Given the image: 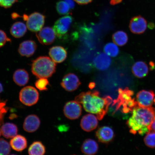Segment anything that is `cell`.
Wrapping results in <instances>:
<instances>
[{"instance_id": "22", "label": "cell", "mask_w": 155, "mask_h": 155, "mask_svg": "<svg viewBox=\"0 0 155 155\" xmlns=\"http://www.w3.org/2000/svg\"><path fill=\"white\" fill-rule=\"evenodd\" d=\"M13 79L15 84L18 85V86H24L28 82L29 79L28 74L24 69L17 70L13 74Z\"/></svg>"}, {"instance_id": "41", "label": "cell", "mask_w": 155, "mask_h": 155, "mask_svg": "<svg viewBox=\"0 0 155 155\" xmlns=\"http://www.w3.org/2000/svg\"><path fill=\"white\" fill-rule=\"evenodd\" d=\"M89 88L91 89L94 88L95 87V84L94 83H91L89 84Z\"/></svg>"}, {"instance_id": "46", "label": "cell", "mask_w": 155, "mask_h": 155, "mask_svg": "<svg viewBox=\"0 0 155 155\" xmlns=\"http://www.w3.org/2000/svg\"><path fill=\"white\" fill-rule=\"evenodd\" d=\"M154 103H155V98H154Z\"/></svg>"}, {"instance_id": "5", "label": "cell", "mask_w": 155, "mask_h": 155, "mask_svg": "<svg viewBox=\"0 0 155 155\" xmlns=\"http://www.w3.org/2000/svg\"><path fill=\"white\" fill-rule=\"evenodd\" d=\"M39 94L36 88L32 86L25 87L20 91L19 99L20 101L25 105L30 106L38 102Z\"/></svg>"}, {"instance_id": "36", "label": "cell", "mask_w": 155, "mask_h": 155, "mask_svg": "<svg viewBox=\"0 0 155 155\" xmlns=\"http://www.w3.org/2000/svg\"><path fill=\"white\" fill-rule=\"evenodd\" d=\"M64 1L67 3L70 9H72L74 8L75 6V4L73 0H64Z\"/></svg>"}, {"instance_id": "1", "label": "cell", "mask_w": 155, "mask_h": 155, "mask_svg": "<svg viewBox=\"0 0 155 155\" xmlns=\"http://www.w3.org/2000/svg\"><path fill=\"white\" fill-rule=\"evenodd\" d=\"M75 100L82 104L87 112L96 114L99 120H101L106 115L112 101L111 97H101L99 93L96 91L81 93L75 97Z\"/></svg>"}, {"instance_id": "14", "label": "cell", "mask_w": 155, "mask_h": 155, "mask_svg": "<svg viewBox=\"0 0 155 155\" xmlns=\"http://www.w3.org/2000/svg\"><path fill=\"white\" fill-rule=\"evenodd\" d=\"M40 124V120L38 116L35 115H29L25 119L23 128L27 132H34L38 129Z\"/></svg>"}, {"instance_id": "3", "label": "cell", "mask_w": 155, "mask_h": 155, "mask_svg": "<svg viewBox=\"0 0 155 155\" xmlns=\"http://www.w3.org/2000/svg\"><path fill=\"white\" fill-rule=\"evenodd\" d=\"M56 65L51 58L42 56L32 61L31 71L35 76L40 78H48L55 72Z\"/></svg>"}, {"instance_id": "32", "label": "cell", "mask_w": 155, "mask_h": 155, "mask_svg": "<svg viewBox=\"0 0 155 155\" xmlns=\"http://www.w3.org/2000/svg\"><path fill=\"white\" fill-rule=\"evenodd\" d=\"M7 101L0 99V125L3 124L5 115L8 110V107H6Z\"/></svg>"}, {"instance_id": "18", "label": "cell", "mask_w": 155, "mask_h": 155, "mask_svg": "<svg viewBox=\"0 0 155 155\" xmlns=\"http://www.w3.org/2000/svg\"><path fill=\"white\" fill-rule=\"evenodd\" d=\"M94 64L96 68L101 71H104L109 67L111 63V60L106 54H99L95 58Z\"/></svg>"}, {"instance_id": "38", "label": "cell", "mask_w": 155, "mask_h": 155, "mask_svg": "<svg viewBox=\"0 0 155 155\" xmlns=\"http://www.w3.org/2000/svg\"><path fill=\"white\" fill-rule=\"evenodd\" d=\"M123 0H111L110 4L112 5H115L121 2Z\"/></svg>"}, {"instance_id": "27", "label": "cell", "mask_w": 155, "mask_h": 155, "mask_svg": "<svg viewBox=\"0 0 155 155\" xmlns=\"http://www.w3.org/2000/svg\"><path fill=\"white\" fill-rule=\"evenodd\" d=\"M104 51L107 55L112 57H115L119 54V50L117 45L113 43L106 44L104 48Z\"/></svg>"}, {"instance_id": "34", "label": "cell", "mask_w": 155, "mask_h": 155, "mask_svg": "<svg viewBox=\"0 0 155 155\" xmlns=\"http://www.w3.org/2000/svg\"><path fill=\"white\" fill-rule=\"evenodd\" d=\"M16 0H0V6L8 8L14 4Z\"/></svg>"}, {"instance_id": "47", "label": "cell", "mask_w": 155, "mask_h": 155, "mask_svg": "<svg viewBox=\"0 0 155 155\" xmlns=\"http://www.w3.org/2000/svg\"><path fill=\"white\" fill-rule=\"evenodd\" d=\"M15 155V154H12V155Z\"/></svg>"}, {"instance_id": "31", "label": "cell", "mask_w": 155, "mask_h": 155, "mask_svg": "<svg viewBox=\"0 0 155 155\" xmlns=\"http://www.w3.org/2000/svg\"><path fill=\"white\" fill-rule=\"evenodd\" d=\"M49 83L47 78H39L35 83V85L38 90L41 91H47V86L49 85Z\"/></svg>"}, {"instance_id": "24", "label": "cell", "mask_w": 155, "mask_h": 155, "mask_svg": "<svg viewBox=\"0 0 155 155\" xmlns=\"http://www.w3.org/2000/svg\"><path fill=\"white\" fill-rule=\"evenodd\" d=\"M27 28V26L24 23L15 22L11 27L10 33L15 38H21L26 33Z\"/></svg>"}, {"instance_id": "7", "label": "cell", "mask_w": 155, "mask_h": 155, "mask_svg": "<svg viewBox=\"0 0 155 155\" xmlns=\"http://www.w3.org/2000/svg\"><path fill=\"white\" fill-rule=\"evenodd\" d=\"M26 21V26L29 30L38 32L43 28L45 17L40 13L35 12L28 17Z\"/></svg>"}, {"instance_id": "16", "label": "cell", "mask_w": 155, "mask_h": 155, "mask_svg": "<svg viewBox=\"0 0 155 155\" xmlns=\"http://www.w3.org/2000/svg\"><path fill=\"white\" fill-rule=\"evenodd\" d=\"M49 55L54 62L60 63L66 59L67 53L66 50L63 47L55 46L50 48Z\"/></svg>"}, {"instance_id": "6", "label": "cell", "mask_w": 155, "mask_h": 155, "mask_svg": "<svg viewBox=\"0 0 155 155\" xmlns=\"http://www.w3.org/2000/svg\"><path fill=\"white\" fill-rule=\"evenodd\" d=\"M73 21V17L70 15H66L58 19L53 28L56 36L60 39L66 37Z\"/></svg>"}, {"instance_id": "2", "label": "cell", "mask_w": 155, "mask_h": 155, "mask_svg": "<svg viewBox=\"0 0 155 155\" xmlns=\"http://www.w3.org/2000/svg\"><path fill=\"white\" fill-rule=\"evenodd\" d=\"M155 118V108L136 106L132 111V115L127 121L130 132L133 134L138 133L143 135L150 132L149 127Z\"/></svg>"}, {"instance_id": "10", "label": "cell", "mask_w": 155, "mask_h": 155, "mask_svg": "<svg viewBox=\"0 0 155 155\" xmlns=\"http://www.w3.org/2000/svg\"><path fill=\"white\" fill-rule=\"evenodd\" d=\"M36 35L40 43L45 45H50L53 44L56 36L53 29L49 27L42 28L38 32Z\"/></svg>"}, {"instance_id": "39", "label": "cell", "mask_w": 155, "mask_h": 155, "mask_svg": "<svg viewBox=\"0 0 155 155\" xmlns=\"http://www.w3.org/2000/svg\"><path fill=\"white\" fill-rule=\"evenodd\" d=\"M150 69L151 70H153V69H155V64L154 62L151 61L150 63Z\"/></svg>"}, {"instance_id": "15", "label": "cell", "mask_w": 155, "mask_h": 155, "mask_svg": "<svg viewBox=\"0 0 155 155\" xmlns=\"http://www.w3.org/2000/svg\"><path fill=\"white\" fill-rule=\"evenodd\" d=\"M36 48L37 45L34 41L26 40L20 44L18 51L21 55L29 57L33 55Z\"/></svg>"}, {"instance_id": "29", "label": "cell", "mask_w": 155, "mask_h": 155, "mask_svg": "<svg viewBox=\"0 0 155 155\" xmlns=\"http://www.w3.org/2000/svg\"><path fill=\"white\" fill-rule=\"evenodd\" d=\"M145 145L151 148H155V132L150 131L147 133L144 138Z\"/></svg>"}, {"instance_id": "44", "label": "cell", "mask_w": 155, "mask_h": 155, "mask_svg": "<svg viewBox=\"0 0 155 155\" xmlns=\"http://www.w3.org/2000/svg\"><path fill=\"white\" fill-rule=\"evenodd\" d=\"M18 15L16 14V13H13L12 15V18L14 19L18 17Z\"/></svg>"}, {"instance_id": "4", "label": "cell", "mask_w": 155, "mask_h": 155, "mask_svg": "<svg viewBox=\"0 0 155 155\" xmlns=\"http://www.w3.org/2000/svg\"><path fill=\"white\" fill-rule=\"evenodd\" d=\"M118 93V98L114 101L113 106L116 104V110L119 109L122 107V111L124 113L132 112L134 108L137 106L135 98H132L134 92L127 87L124 90L119 88Z\"/></svg>"}, {"instance_id": "35", "label": "cell", "mask_w": 155, "mask_h": 155, "mask_svg": "<svg viewBox=\"0 0 155 155\" xmlns=\"http://www.w3.org/2000/svg\"><path fill=\"white\" fill-rule=\"evenodd\" d=\"M79 5H87L90 3L92 1V0H74Z\"/></svg>"}, {"instance_id": "37", "label": "cell", "mask_w": 155, "mask_h": 155, "mask_svg": "<svg viewBox=\"0 0 155 155\" xmlns=\"http://www.w3.org/2000/svg\"><path fill=\"white\" fill-rule=\"evenodd\" d=\"M149 130L150 132L153 131L155 132V118L149 127Z\"/></svg>"}, {"instance_id": "26", "label": "cell", "mask_w": 155, "mask_h": 155, "mask_svg": "<svg viewBox=\"0 0 155 155\" xmlns=\"http://www.w3.org/2000/svg\"><path fill=\"white\" fill-rule=\"evenodd\" d=\"M112 40L115 44L119 46H123L128 40L127 35L123 31H118L112 35Z\"/></svg>"}, {"instance_id": "9", "label": "cell", "mask_w": 155, "mask_h": 155, "mask_svg": "<svg viewBox=\"0 0 155 155\" xmlns=\"http://www.w3.org/2000/svg\"><path fill=\"white\" fill-rule=\"evenodd\" d=\"M154 96V93L152 91H140L137 94V105L143 107H152L153 103Z\"/></svg>"}, {"instance_id": "45", "label": "cell", "mask_w": 155, "mask_h": 155, "mask_svg": "<svg viewBox=\"0 0 155 155\" xmlns=\"http://www.w3.org/2000/svg\"><path fill=\"white\" fill-rule=\"evenodd\" d=\"M1 134H2L1 130V129H0V137L1 136Z\"/></svg>"}, {"instance_id": "17", "label": "cell", "mask_w": 155, "mask_h": 155, "mask_svg": "<svg viewBox=\"0 0 155 155\" xmlns=\"http://www.w3.org/2000/svg\"><path fill=\"white\" fill-rule=\"evenodd\" d=\"M98 124V120L96 116L89 114L83 116L81 120V126L85 131L90 132L96 128Z\"/></svg>"}, {"instance_id": "30", "label": "cell", "mask_w": 155, "mask_h": 155, "mask_svg": "<svg viewBox=\"0 0 155 155\" xmlns=\"http://www.w3.org/2000/svg\"><path fill=\"white\" fill-rule=\"evenodd\" d=\"M11 151V145L3 139H0V155H8Z\"/></svg>"}, {"instance_id": "43", "label": "cell", "mask_w": 155, "mask_h": 155, "mask_svg": "<svg viewBox=\"0 0 155 155\" xmlns=\"http://www.w3.org/2000/svg\"><path fill=\"white\" fill-rule=\"evenodd\" d=\"M3 87L2 85L0 83V93L3 92Z\"/></svg>"}, {"instance_id": "33", "label": "cell", "mask_w": 155, "mask_h": 155, "mask_svg": "<svg viewBox=\"0 0 155 155\" xmlns=\"http://www.w3.org/2000/svg\"><path fill=\"white\" fill-rule=\"evenodd\" d=\"M11 40L7 37V35L3 31L0 30V48L3 47L7 42H11Z\"/></svg>"}, {"instance_id": "25", "label": "cell", "mask_w": 155, "mask_h": 155, "mask_svg": "<svg viewBox=\"0 0 155 155\" xmlns=\"http://www.w3.org/2000/svg\"><path fill=\"white\" fill-rule=\"evenodd\" d=\"M46 152L44 145L40 141H35L29 147V155H44Z\"/></svg>"}, {"instance_id": "40", "label": "cell", "mask_w": 155, "mask_h": 155, "mask_svg": "<svg viewBox=\"0 0 155 155\" xmlns=\"http://www.w3.org/2000/svg\"><path fill=\"white\" fill-rule=\"evenodd\" d=\"M148 27L150 29H153L155 28V25L153 23L150 22L149 23L148 25Z\"/></svg>"}, {"instance_id": "48", "label": "cell", "mask_w": 155, "mask_h": 155, "mask_svg": "<svg viewBox=\"0 0 155 155\" xmlns=\"http://www.w3.org/2000/svg\"></svg>"}, {"instance_id": "19", "label": "cell", "mask_w": 155, "mask_h": 155, "mask_svg": "<svg viewBox=\"0 0 155 155\" xmlns=\"http://www.w3.org/2000/svg\"><path fill=\"white\" fill-rule=\"evenodd\" d=\"M132 71L137 78H142L147 76L149 72V68L147 64L143 61L136 62L132 67Z\"/></svg>"}, {"instance_id": "21", "label": "cell", "mask_w": 155, "mask_h": 155, "mask_svg": "<svg viewBox=\"0 0 155 155\" xmlns=\"http://www.w3.org/2000/svg\"><path fill=\"white\" fill-rule=\"evenodd\" d=\"M81 149L85 155H94L97 152L98 146L96 141L91 139H87L83 143Z\"/></svg>"}, {"instance_id": "8", "label": "cell", "mask_w": 155, "mask_h": 155, "mask_svg": "<svg viewBox=\"0 0 155 155\" xmlns=\"http://www.w3.org/2000/svg\"><path fill=\"white\" fill-rule=\"evenodd\" d=\"M82 107L76 101L67 102L64 108L65 116L71 120L78 119L82 114Z\"/></svg>"}, {"instance_id": "28", "label": "cell", "mask_w": 155, "mask_h": 155, "mask_svg": "<svg viewBox=\"0 0 155 155\" xmlns=\"http://www.w3.org/2000/svg\"><path fill=\"white\" fill-rule=\"evenodd\" d=\"M70 9L69 5L64 1H60L56 5V9L58 13L61 15L69 14Z\"/></svg>"}, {"instance_id": "12", "label": "cell", "mask_w": 155, "mask_h": 155, "mask_svg": "<svg viewBox=\"0 0 155 155\" xmlns=\"http://www.w3.org/2000/svg\"><path fill=\"white\" fill-rule=\"evenodd\" d=\"M147 22L144 17L139 15L132 18L130 22L129 28L133 34H141L146 31Z\"/></svg>"}, {"instance_id": "42", "label": "cell", "mask_w": 155, "mask_h": 155, "mask_svg": "<svg viewBox=\"0 0 155 155\" xmlns=\"http://www.w3.org/2000/svg\"><path fill=\"white\" fill-rule=\"evenodd\" d=\"M17 117V116L15 114H12V115H11L10 116L9 118L11 119H14L15 118H16Z\"/></svg>"}, {"instance_id": "13", "label": "cell", "mask_w": 155, "mask_h": 155, "mask_svg": "<svg viewBox=\"0 0 155 155\" xmlns=\"http://www.w3.org/2000/svg\"><path fill=\"white\" fill-rule=\"evenodd\" d=\"M96 137L100 142L107 144L113 140L114 132L111 127L104 126L98 129L96 132Z\"/></svg>"}, {"instance_id": "20", "label": "cell", "mask_w": 155, "mask_h": 155, "mask_svg": "<svg viewBox=\"0 0 155 155\" xmlns=\"http://www.w3.org/2000/svg\"><path fill=\"white\" fill-rule=\"evenodd\" d=\"M10 144L13 150L21 152L26 148L28 143L26 139L24 137L21 135H17L11 139Z\"/></svg>"}, {"instance_id": "23", "label": "cell", "mask_w": 155, "mask_h": 155, "mask_svg": "<svg viewBox=\"0 0 155 155\" xmlns=\"http://www.w3.org/2000/svg\"><path fill=\"white\" fill-rule=\"evenodd\" d=\"M2 134L5 138H12L17 135L18 127L14 124L7 123L3 124L1 127Z\"/></svg>"}, {"instance_id": "11", "label": "cell", "mask_w": 155, "mask_h": 155, "mask_svg": "<svg viewBox=\"0 0 155 155\" xmlns=\"http://www.w3.org/2000/svg\"><path fill=\"white\" fill-rule=\"evenodd\" d=\"M81 84L78 77L74 74L71 73L66 75L61 83L62 87L68 92H72L76 90Z\"/></svg>"}]
</instances>
